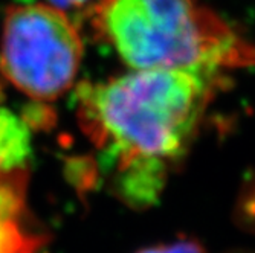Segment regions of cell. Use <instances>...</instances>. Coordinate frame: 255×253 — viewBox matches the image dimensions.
<instances>
[{
	"mask_svg": "<svg viewBox=\"0 0 255 253\" xmlns=\"http://www.w3.org/2000/svg\"><path fill=\"white\" fill-rule=\"evenodd\" d=\"M217 74L147 69L75 91L81 130L115 169L156 164L171 169L197 131Z\"/></svg>",
	"mask_w": 255,
	"mask_h": 253,
	"instance_id": "cell-1",
	"label": "cell"
},
{
	"mask_svg": "<svg viewBox=\"0 0 255 253\" xmlns=\"http://www.w3.org/2000/svg\"><path fill=\"white\" fill-rule=\"evenodd\" d=\"M89 17L95 35L133 71L217 74L255 63V48L199 0H98Z\"/></svg>",
	"mask_w": 255,
	"mask_h": 253,
	"instance_id": "cell-2",
	"label": "cell"
},
{
	"mask_svg": "<svg viewBox=\"0 0 255 253\" xmlns=\"http://www.w3.org/2000/svg\"><path fill=\"white\" fill-rule=\"evenodd\" d=\"M83 40L69 14L49 3L11 5L3 17L0 72L32 101H54L72 87Z\"/></svg>",
	"mask_w": 255,
	"mask_h": 253,
	"instance_id": "cell-3",
	"label": "cell"
},
{
	"mask_svg": "<svg viewBox=\"0 0 255 253\" xmlns=\"http://www.w3.org/2000/svg\"><path fill=\"white\" fill-rule=\"evenodd\" d=\"M31 133L20 114L0 105V171L26 168L32 153Z\"/></svg>",
	"mask_w": 255,
	"mask_h": 253,
	"instance_id": "cell-4",
	"label": "cell"
},
{
	"mask_svg": "<svg viewBox=\"0 0 255 253\" xmlns=\"http://www.w3.org/2000/svg\"><path fill=\"white\" fill-rule=\"evenodd\" d=\"M29 172L26 168L0 171V218L25 220Z\"/></svg>",
	"mask_w": 255,
	"mask_h": 253,
	"instance_id": "cell-5",
	"label": "cell"
},
{
	"mask_svg": "<svg viewBox=\"0 0 255 253\" xmlns=\"http://www.w3.org/2000/svg\"><path fill=\"white\" fill-rule=\"evenodd\" d=\"M46 238L26 227L25 220L0 218V253H44Z\"/></svg>",
	"mask_w": 255,
	"mask_h": 253,
	"instance_id": "cell-6",
	"label": "cell"
},
{
	"mask_svg": "<svg viewBox=\"0 0 255 253\" xmlns=\"http://www.w3.org/2000/svg\"><path fill=\"white\" fill-rule=\"evenodd\" d=\"M20 118L25 121V124L29 127L31 131H38V130H49L57 121V114L54 108L46 102L32 101L21 110Z\"/></svg>",
	"mask_w": 255,
	"mask_h": 253,
	"instance_id": "cell-7",
	"label": "cell"
},
{
	"mask_svg": "<svg viewBox=\"0 0 255 253\" xmlns=\"http://www.w3.org/2000/svg\"><path fill=\"white\" fill-rule=\"evenodd\" d=\"M137 253H206L196 240H177L167 244H157L139 250Z\"/></svg>",
	"mask_w": 255,
	"mask_h": 253,
	"instance_id": "cell-8",
	"label": "cell"
},
{
	"mask_svg": "<svg viewBox=\"0 0 255 253\" xmlns=\"http://www.w3.org/2000/svg\"><path fill=\"white\" fill-rule=\"evenodd\" d=\"M98 0H48V3L54 8L69 12V11H81V9H90Z\"/></svg>",
	"mask_w": 255,
	"mask_h": 253,
	"instance_id": "cell-9",
	"label": "cell"
}]
</instances>
